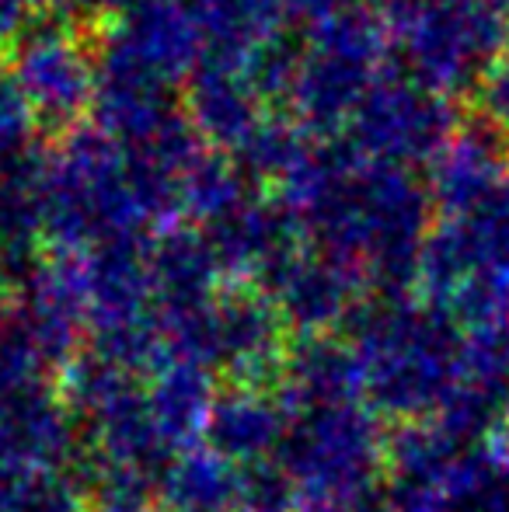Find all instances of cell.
<instances>
[{
	"instance_id": "cell-1",
	"label": "cell",
	"mask_w": 509,
	"mask_h": 512,
	"mask_svg": "<svg viewBox=\"0 0 509 512\" xmlns=\"http://www.w3.org/2000/svg\"><path fill=\"white\" fill-rule=\"evenodd\" d=\"M14 77H18L21 95L35 112L60 122L81 112L95 91V70H91L84 49L70 35L53 32V28L28 35L18 53Z\"/></svg>"
},
{
	"instance_id": "cell-2",
	"label": "cell",
	"mask_w": 509,
	"mask_h": 512,
	"mask_svg": "<svg viewBox=\"0 0 509 512\" xmlns=\"http://www.w3.org/2000/svg\"><path fill=\"white\" fill-rule=\"evenodd\" d=\"M485 98H489V112L499 126L509 129V63L492 70L489 88H485Z\"/></svg>"
}]
</instances>
